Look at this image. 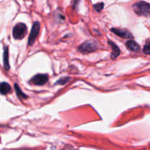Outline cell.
<instances>
[{"mask_svg":"<svg viewBox=\"0 0 150 150\" xmlns=\"http://www.w3.org/2000/svg\"><path fill=\"white\" fill-rule=\"evenodd\" d=\"M133 9L135 13L139 16H148L150 12V5L146 1H139L133 5Z\"/></svg>","mask_w":150,"mask_h":150,"instance_id":"cell-1","label":"cell"},{"mask_svg":"<svg viewBox=\"0 0 150 150\" xmlns=\"http://www.w3.org/2000/svg\"><path fill=\"white\" fill-rule=\"evenodd\" d=\"M27 27L23 23H18L13 27V36L16 40H21L26 36Z\"/></svg>","mask_w":150,"mask_h":150,"instance_id":"cell-2","label":"cell"},{"mask_svg":"<svg viewBox=\"0 0 150 150\" xmlns=\"http://www.w3.org/2000/svg\"><path fill=\"white\" fill-rule=\"evenodd\" d=\"M98 43L97 41L93 40H88L85 42L84 43L82 44L79 48V51L82 53H91L94 52L98 49Z\"/></svg>","mask_w":150,"mask_h":150,"instance_id":"cell-3","label":"cell"},{"mask_svg":"<svg viewBox=\"0 0 150 150\" xmlns=\"http://www.w3.org/2000/svg\"><path fill=\"white\" fill-rule=\"evenodd\" d=\"M40 29V23L38 21L34 22L33 25H32V29H31L30 34L29 36V40H28V44L29 45H32L35 42V39L38 37V34H39Z\"/></svg>","mask_w":150,"mask_h":150,"instance_id":"cell-4","label":"cell"},{"mask_svg":"<svg viewBox=\"0 0 150 150\" xmlns=\"http://www.w3.org/2000/svg\"><path fill=\"white\" fill-rule=\"evenodd\" d=\"M48 81V76L47 74H37L31 79L30 82L34 85L42 86Z\"/></svg>","mask_w":150,"mask_h":150,"instance_id":"cell-5","label":"cell"},{"mask_svg":"<svg viewBox=\"0 0 150 150\" xmlns=\"http://www.w3.org/2000/svg\"><path fill=\"white\" fill-rule=\"evenodd\" d=\"M111 31L114 32L115 35H118L119 37L125 38V39H133V35L127 29H117V28H112Z\"/></svg>","mask_w":150,"mask_h":150,"instance_id":"cell-6","label":"cell"},{"mask_svg":"<svg viewBox=\"0 0 150 150\" xmlns=\"http://www.w3.org/2000/svg\"><path fill=\"white\" fill-rule=\"evenodd\" d=\"M125 45L126 47H127V49H129L131 51H133V52H139V51H140V46H139V44L136 42H135L134 40L127 41V42L125 43Z\"/></svg>","mask_w":150,"mask_h":150,"instance_id":"cell-7","label":"cell"},{"mask_svg":"<svg viewBox=\"0 0 150 150\" xmlns=\"http://www.w3.org/2000/svg\"><path fill=\"white\" fill-rule=\"evenodd\" d=\"M108 43L111 45V48H112V53H111V58L113 59L117 58L119 57V55L120 54V50L119 48V47L114 43L112 41H108Z\"/></svg>","mask_w":150,"mask_h":150,"instance_id":"cell-8","label":"cell"},{"mask_svg":"<svg viewBox=\"0 0 150 150\" xmlns=\"http://www.w3.org/2000/svg\"><path fill=\"white\" fill-rule=\"evenodd\" d=\"M3 62H4V68L6 70H9L10 64H9V55H8V47H4V54H3Z\"/></svg>","mask_w":150,"mask_h":150,"instance_id":"cell-9","label":"cell"},{"mask_svg":"<svg viewBox=\"0 0 150 150\" xmlns=\"http://www.w3.org/2000/svg\"><path fill=\"white\" fill-rule=\"evenodd\" d=\"M10 92H11V87L8 83L7 82L0 83V93L1 95H7Z\"/></svg>","mask_w":150,"mask_h":150,"instance_id":"cell-10","label":"cell"},{"mask_svg":"<svg viewBox=\"0 0 150 150\" xmlns=\"http://www.w3.org/2000/svg\"><path fill=\"white\" fill-rule=\"evenodd\" d=\"M14 87H15V89H16V94H17V95L18 98H22V99H26V98H28V97L26 96V95H25L23 92H22V90L21 89V88L19 87V86L17 84V83H14Z\"/></svg>","mask_w":150,"mask_h":150,"instance_id":"cell-11","label":"cell"},{"mask_svg":"<svg viewBox=\"0 0 150 150\" xmlns=\"http://www.w3.org/2000/svg\"><path fill=\"white\" fill-rule=\"evenodd\" d=\"M70 77L68 76H66V77H62L61 79H59L57 82L55 83L56 85H64L67 83L68 81H70Z\"/></svg>","mask_w":150,"mask_h":150,"instance_id":"cell-12","label":"cell"},{"mask_svg":"<svg viewBox=\"0 0 150 150\" xmlns=\"http://www.w3.org/2000/svg\"><path fill=\"white\" fill-rule=\"evenodd\" d=\"M104 7V3L103 2H100L98 3V4H95L94 5V8L96 10L97 12H100L101 10L103 9Z\"/></svg>","mask_w":150,"mask_h":150,"instance_id":"cell-13","label":"cell"},{"mask_svg":"<svg viewBox=\"0 0 150 150\" xmlns=\"http://www.w3.org/2000/svg\"><path fill=\"white\" fill-rule=\"evenodd\" d=\"M143 51H144V53L145 54H146V55H149V54L150 49H149V40L146 41V45H145L144 47Z\"/></svg>","mask_w":150,"mask_h":150,"instance_id":"cell-14","label":"cell"}]
</instances>
